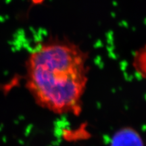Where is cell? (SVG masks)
<instances>
[{"mask_svg": "<svg viewBox=\"0 0 146 146\" xmlns=\"http://www.w3.org/2000/svg\"><path fill=\"white\" fill-rule=\"evenodd\" d=\"M27 87L36 103L55 114H76L87 86V55L65 39L35 47L27 62Z\"/></svg>", "mask_w": 146, "mask_h": 146, "instance_id": "1", "label": "cell"}, {"mask_svg": "<svg viewBox=\"0 0 146 146\" xmlns=\"http://www.w3.org/2000/svg\"><path fill=\"white\" fill-rule=\"evenodd\" d=\"M111 146H143L141 137L133 129L120 130L113 137Z\"/></svg>", "mask_w": 146, "mask_h": 146, "instance_id": "2", "label": "cell"}, {"mask_svg": "<svg viewBox=\"0 0 146 146\" xmlns=\"http://www.w3.org/2000/svg\"><path fill=\"white\" fill-rule=\"evenodd\" d=\"M134 61L136 70L146 78V46L137 53Z\"/></svg>", "mask_w": 146, "mask_h": 146, "instance_id": "3", "label": "cell"}]
</instances>
